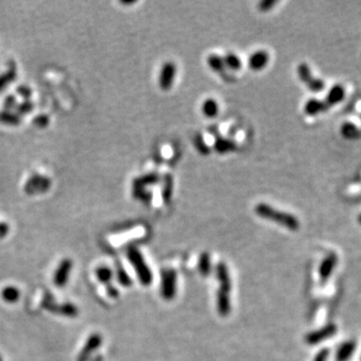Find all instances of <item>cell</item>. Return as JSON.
Instances as JSON below:
<instances>
[{
  "instance_id": "1",
  "label": "cell",
  "mask_w": 361,
  "mask_h": 361,
  "mask_svg": "<svg viewBox=\"0 0 361 361\" xmlns=\"http://www.w3.org/2000/svg\"><path fill=\"white\" fill-rule=\"evenodd\" d=\"M216 276L220 283V287L217 292V308L219 314L223 317H226L231 311L230 292H231L232 283L228 267L223 262H220L216 267Z\"/></svg>"
},
{
  "instance_id": "2",
  "label": "cell",
  "mask_w": 361,
  "mask_h": 361,
  "mask_svg": "<svg viewBox=\"0 0 361 361\" xmlns=\"http://www.w3.org/2000/svg\"><path fill=\"white\" fill-rule=\"evenodd\" d=\"M255 213L262 219L275 222L291 231H297L300 227L299 220L292 214L278 211L268 204L260 203L255 207Z\"/></svg>"
},
{
  "instance_id": "3",
  "label": "cell",
  "mask_w": 361,
  "mask_h": 361,
  "mask_svg": "<svg viewBox=\"0 0 361 361\" xmlns=\"http://www.w3.org/2000/svg\"><path fill=\"white\" fill-rule=\"evenodd\" d=\"M126 256L130 264L133 265L141 284L144 286L151 285L153 282V273L146 263L142 253L136 247H129Z\"/></svg>"
},
{
  "instance_id": "4",
  "label": "cell",
  "mask_w": 361,
  "mask_h": 361,
  "mask_svg": "<svg viewBox=\"0 0 361 361\" xmlns=\"http://www.w3.org/2000/svg\"><path fill=\"white\" fill-rule=\"evenodd\" d=\"M51 187V180L40 174L32 175L24 185V192L29 196L40 195L47 192Z\"/></svg>"
},
{
  "instance_id": "5",
  "label": "cell",
  "mask_w": 361,
  "mask_h": 361,
  "mask_svg": "<svg viewBox=\"0 0 361 361\" xmlns=\"http://www.w3.org/2000/svg\"><path fill=\"white\" fill-rule=\"evenodd\" d=\"M177 292V273L173 269L163 270L161 273L160 293L165 300L174 299Z\"/></svg>"
},
{
  "instance_id": "6",
  "label": "cell",
  "mask_w": 361,
  "mask_h": 361,
  "mask_svg": "<svg viewBox=\"0 0 361 361\" xmlns=\"http://www.w3.org/2000/svg\"><path fill=\"white\" fill-rule=\"evenodd\" d=\"M337 330H338V328L334 323L327 324L324 327L320 328V329L308 333L305 336V342L309 345H316L320 342H323L327 339L331 338L332 336H334L336 334Z\"/></svg>"
},
{
  "instance_id": "7",
  "label": "cell",
  "mask_w": 361,
  "mask_h": 361,
  "mask_svg": "<svg viewBox=\"0 0 361 361\" xmlns=\"http://www.w3.org/2000/svg\"><path fill=\"white\" fill-rule=\"evenodd\" d=\"M297 73H298V76H299L300 80H302V82H304L311 91L319 92L324 89V87H325L324 81L322 80L314 78L312 76L310 68L308 67L307 63L299 64V67L297 69Z\"/></svg>"
},
{
  "instance_id": "8",
  "label": "cell",
  "mask_w": 361,
  "mask_h": 361,
  "mask_svg": "<svg viewBox=\"0 0 361 361\" xmlns=\"http://www.w3.org/2000/svg\"><path fill=\"white\" fill-rule=\"evenodd\" d=\"M73 267H74V263H73L72 259L64 258L60 261V263L58 264V266L55 269L54 274H53V284L56 287L62 288L68 284Z\"/></svg>"
},
{
  "instance_id": "9",
  "label": "cell",
  "mask_w": 361,
  "mask_h": 361,
  "mask_svg": "<svg viewBox=\"0 0 361 361\" xmlns=\"http://www.w3.org/2000/svg\"><path fill=\"white\" fill-rule=\"evenodd\" d=\"M102 343H103V337L101 334L93 333L89 335V337L86 339L82 349L79 354L78 361H88L93 352L101 347Z\"/></svg>"
},
{
  "instance_id": "10",
  "label": "cell",
  "mask_w": 361,
  "mask_h": 361,
  "mask_svg": "<svg viewBox=\"0 0 361 361\" xmlns=\"http://www.w3.org/2000/svg\"><path fill=\"white\" fill-rule=\"evenodd\" d=\"M176 76V65L172 61H168L162 65L159 77V85L162 90H169L174 82Z\"/></svg>"
},
{
  "instance_id": "11",
  "label": "cell",
  "mask_w": 361,
  "mask_h": 361,
  "mask_svg": "<svg viewBox=\"0 0 361 361\" xmlns=\"http://www.w3.org/2000/svg\"><path fill=\"white\" fill-rule=\"evenodd\" d=\"M157 181H158V176L156 174H149L142 178L136 179L134 181V186H133V195L135 198L142 199L145 201L149 200L150 195H148L147 192L145 191V187L147 185L153 184Z\"/></svg>"
},
{
  "instance_id": "12",
  "label": "cell",
  "mask_w": 361,
  "mask_h": 361,
  "mask_svg": "<svg viewBox=\"0 0 361 361\" xmlns=\"http://www.w3.org/2000/svg\"><path fill=\"white\" fill-rule=\"evenodd\" d=\"M338 263V256L335 253L328 254L319 266V276L322 281L329 279Z\"/></svg>"
},
{
  "instance_id": "13",
  "label": "cell",
  "mask_w": 361,
  "mask_h": 361,
  "mask_svg": "<svg viewBox=\"0 0 361 361\" xmlns=\"http://www.w3.org/2000/svg\"><path fill=\"white\" fill-rule=\"evenodd\" d=\"M46 308L54 313L68 316V317H76L79 314V309L75 304L72 303H63V304H54L50 300L47 301Z\"/></svg>"
},
{
  "instance_id": "14",
  "label": "cell",
  "mask_w": 361,
  "mask_h": 361,
  "mask_svg": "<svg viewBox=\"0 0 361 361\" xmlns=\"http://www.w3.org/2000/svg\"><path fill=\"white\" fill-rule=\"evenodd\" d=\"M345 97V89L341 84H335L333 85L329 92H328L326 98L324 100V103L326 104V106L328 107V109H330L331 107L341 103Z\"/></svg>"
},
{
  "instance_id": "15",
  "label": "cell",
  "mask_w": 361,
  "mask_h": 361,
  "mask_svg": "<svg viewBox=\"0 0 361 361\" xmlns=\"http://www.w3.org/2000/svg\"><path fill=\"white\" fill-rule=\"evenodd\" d=\"M269 61V54L265 50H258L254 52L249 58V67L253 71H260L264 69Z\"/></svg>"
},
{
  "instance_id": "16",
  "label": "cell",
  "mask_w": 361,
  "mask_h": 361,
  "mask_svg": "<svg viewBox=\"0 0 361 361\" xmlns=\"http://www.w3.org/2000/svg\"><path fill=\"white\" fill-rule=\"evenodd\" d=\"M356 350V341L347 340L338 347L335 354L336 361H348Z\"/></svg>"
},
{
  "instance_id": "17",
  "label": "cell",
  "mask_w": 361,
  "mask_h": 361,
  "mask_svg": "<svg viewBox=\"0 0 361 361\" xmlns=\"http://www.w3.org/2000/svg\"><path fill=\"white\" fill-rule=\"evenodd\" d=\"M327 110H328V107L326 106L324 101L317 100V98H311V100H309L306 103V105L304 107V112L308 116H316L318 114L326 112Z\"/></svg>"
},
{
  "instance_id": "18",
  "label": "cell",
  "mask_w": 361,
  "mask_h": 361,
  "mask_svg": "<svg viewBox=\"0 0 361 361\" xmlns=\"http://www.w3.org/2000/svg\"><path fill=\"white\" fill-rule=\"evenodd\" d=\"M17 78V69L14 63L9 64V68L2 75H0V92L3 91L7 85L12 83Z\"/></svg>"
},
{
  "instance_id": "19",
  "label": "cell",
  "mask_w": 361,
  "mask_h": 361,
  "mask_svg": "<svg viewBox=\"0 0 361 361\" xmlns=\"http://www.w3.org/2000/svg\"><path fill=\"white\" fill-rule=\"evenodd\" d=\"M1 297L6 303L13 304L20 299V291L14 286H6L1 291Z\"/></svg>"
},
{
  "instance_id": "20",
  "label": "cell",
  "mask_w": 361,
  "mask_h": 361,
  "mask_svg": "<svg viewBox=\"0 0 361 361\" xmlns=\"http://www.w3.org/2000/svg\"><path fill=\"white\" fill-rule=\"evenodd\" d=\"M0 122L7 125H18L21 123V117L15 112L0 111Z\"/></svg>"
},
{
  "instance_id": "21",
  "label": "cell",
  "mask_w": 361,
  "mask_h": 361,
  "mask_svg": "<svg viewBox=\"0 0 361 361\" xmlns=\"http://www.w3.org/2000/svg\"><path fill=\"white\" fill-rule=\"evenodd\" d=\"M198 268H199V272L204 277H207L211 274L212 263H211V257H210L209 253L204 252L200 255L199 262H198Z\"/></svg>"
},
{
  "instance_id": "22",
  "label": "cell",
  "mask_w": 361,
  "mask_h": 361,
  "mask_svg": "<svg viewBox=\"0 0 361 361\" xmlns=\"http://www.w3.org/2000/svg\"><path fill=\"white\" fill-rule=\"evenodd\" d=\"M341 135L348 140L358 139L360 136L359 129L352 122H344L341 126Z\"/></svg>"
},
{
  "instance_id": "23",
  "label": "cell",
  "mask_w": 361,
  "mask_h": 361,
  "mask_svg": "<svg viewBox=\"0 0 361 361\" xmlns=\"http://www.w3.org/2000/svg\"><path fill=\"white\" fill-rule=\"evenodd\" d=\"M95 275H96V278L98 279V281L106 285L111 284V281L114 277L113 271L111 270V268H109L107 266L97 267L95 270Z\"/></svg>"
},
{
  "instance_id": "24",
  "label": "cell",
  "mask_w": 361,
  "mask_h": 361,
  "mask_svg": "<svg viewBox=\"0 0 361 361\" xmlns=\"http://www.w3.org/2000/svg\"><path fill=\"white\" fill-rule=\"evenodd\" d=\"M207 61H208L209 67L213 71L217 72L218 74H223L225 72L226 67H225V63H224V59L221 56H219L217 54H211L208 57Z\"/></svg>"
},
{
  "instance_id": "25",
  "label": "cell",
  "mask_w": 361,
  "mask_h": 361,
  "mask_svg": "<svg viewBox=\"0 0 361 361\" xmlns=\"http://www.w3.org/2000/svg\"><path fill=\"white\" fill-rule=\"evenodd\" d=\"M223 59H224L225 67L232 71H238L242 67V62H241L240 58L234 53H228Z\"/></svg>"
},
{
  "instance_id": "26",
  "label": "cell",
  "mask_w": 361,
  "mask_h": 361,
  "mask_svg": "<svg viewBox=\"0 0 361 361\" xmlns=\"http://www.w3.org/2000/svg\"><path fill=\"white\" fill-rule=\"evenodd\" d=\"M117 279L118 282L123 287H129L133 285V280L126 273L125 269L121 266V264L117 265Z\"/></svg>"
},
{
  "instance_id": "27",
  "label": "cell",
  "mask_w": 361,
  "mask_h": 361,
  "mask_svg": "<svg viewBox=\"0 0 361 361\" xmlns=\"http://www.w3.org/2000/svg\"><path fill=\"white\" fill-rule=\"evenodd\" d=\"M219 112V107L218 104L212 100V98H209L207 100L204 105H203V113L206 117L208 118H214L218 115Z\"/></svg>"
},
{
  "instance_id": "28",
  "label": "cell",
  "mask_w": 361,
  "mask_h": 361,
  "mask_svg": "<svg viewBox=\"0 0 361 361\" xmlns=\"http://www.w3.org/2000/svg\"><path fill=\"white\" fill-rule=\"evenodd\" d=\"M34 109H35L34 102H31L30 100H28V101H23L20 104H17L14 112L18 116L22 117V116H25V115H28L29 113H31L32 111H34Z\"/></svg>"
},
{
  "instance_id": "29",
  "label": "cell",
  "mask_w": 361,
  "mask_h": 361,
  "mask_svg": "<svg viewBox=\"0 0 361 361\" xmlns=\"http://www.w3.org/2000/svg\"><path fill=\"white\" fill-rule=\"evenodd\" d=\"M216 150L223 154V153H226V152H229V151H232L236 148L235 144L231 141L229 140H226V139H219L217 142H216Z\"/></svg>"
},
{
  "instance_id": "30",
  "label": "cell",
  "mask_w": 361,
  "mask_h": 361,
  "mask_svg": "<svg viewBox=\"0 0 361 361\" xmlns=\"http://www.w3.org/2000/svg\"><path fill=\"white\" fill-rule=\"evenodd\" d=\"M18 102L17 98L14 94H8L3 102V108L5 111H11L13 112L17 106Z\"/></svg>"
},
{
  "instance_id": "31",
  "label": "cell",
  "mask_w": 361,
  "mask_h": 361,
  "mask_svg": "<svg viewBox=\"0 0 361 361\" xmlns=\"http://www.w3.org/2000/svg\"><path fill=\"white\" fill-rule=\"evenodd\" d=\"M49 121H50V119L47 115H39L37 116L34 120H32V122H34V124L38 127H45L49 124Z\"/></svg>"
},
{
  "instance_id": "32",
  "label": "cell",
  "mask_w": 361,
  "mask_h": 361,
  "mask_svg": "<svg viewBox=\"0 0 361 361\" xmlns=\"http://www.w3.org/2000/svg\"><path fill=\"white\" fill-rule=\"evenodd\" d=\"M16 91H17V93H18V94H19V95L23 98L24 101H28L29 98L31 97V95H32V89H31L28 85H26V84H21V85H19V86L17 87Z\"/></svg>"
},
{
  "instance_id": "33",
  "label": "cell",
  "mask_w": 361,
  "mask_h": 361,
  "mask_svg": "<svg viewBox=\"0 0 361 361\" xmlns=\"http://www.w3.org/2000/svg\"><path fill=\"white\" fill-rule=\"evenodd\" d=\"M330 350L328 348H323L318 351V353L315 355L313 361H327L328 357H329Z\"/></svg>"
},
{
  "instance_id": "34",
  "label": "cell",
  "mask_w": 361,
  "mask_h": 361,
  "mask_svg": "<svg viewBox=\"0 0 361 361\" xmlns=\"http://www.w3.org/2000/svg\"><path fill=\"white\" fill-rule=\"evenodd\" d=\"M277 3V1H274V0H263L259 3V9L261 11H268L270 10L275 4Z\"/></svg>"
},
{
  "instance_id": "35",
  "label": "cell",
  "mask_w": 361,
  "mask_h": 361,
  "mask_svg": "<svg viewBox=\"0 0 361 361\" xmlns=\"http://www.w3.org/2000/svg\"><path fill=\"white\" fill-rule=\"evenodd\" d=\"M107 293H108L109 296L113 299H117L119 297V295H120L119 290L115 286H113L112 284L107 285Z\"/></svg>"
},
{
  "instance_id": "36",
  "label": "cell",
  "mask_w": 361,
  "mask_h": 361,
  "mask_svg": "<svg viewBox=\"0 0 361 361\" xmlns=\"http://www.w3.org/2000/svg\"><path fill=\"white\" fill-rule=\"evenodd\" d=\"M9 233V225L5 222H0V239L5 238Z\"/></svg>"
},
{
  "instance_id": "37",
  "label": "cell",
  "mask_w": 361,
  "mask_h": 361,
  "mask_svg": "<svg viewBox=\"0 0 361 361\" xmlns=\"http://www.w3.org/2000/svg\"><path fill=\"white\" fill-rule=\"evenodd\" d=\"M200 139V142L198 143V145H197V147H198L200 149V151L203 153V154H208V147L205 146L204 142H203V139L202 138H199Z\"/></svg>"
},
{
  "instance_id": "38",
  "label": "cell",
  "mask_w": 361,
  "mask_h": 361,
  "mask_svg": "<svg viewBox=\"0 0 361 361\" xmlns=\"http://www.w3.org/2000/svg\"><path fill=\"white\" fill-rule=\"evenodd\" d=\"M358 223L361 225V214L358 216Z\"/></svg>"
},
{
  "instance_id": "39",
  "label": "cell",
  "mask_w": 361,
  "mask_h": 361,
  "mask_svg": "<svg viewBox=\"0 0 361 361\" xmlns=\"http://www.w3.org/2000/svg\"><path fill=\"white\" fill-rule=\"evenodd\" d=\"M0 361H2V357H1V355H0Z\"/></svg>"
},
{
  "instance_id": "40",
  "label": "cell",
  "mask_w": 361,
  "mask_h": 361,
  "mask_svg": "<svg viewBox=\"0 0 361 361\" xmlns=\"http://www.w3.org/2000/svg\"><path fill=\"white\" fill-rule=\"evenodd\" d=\"M360 361H361V357H360Z\"/></svg>"
}]
</instances>
